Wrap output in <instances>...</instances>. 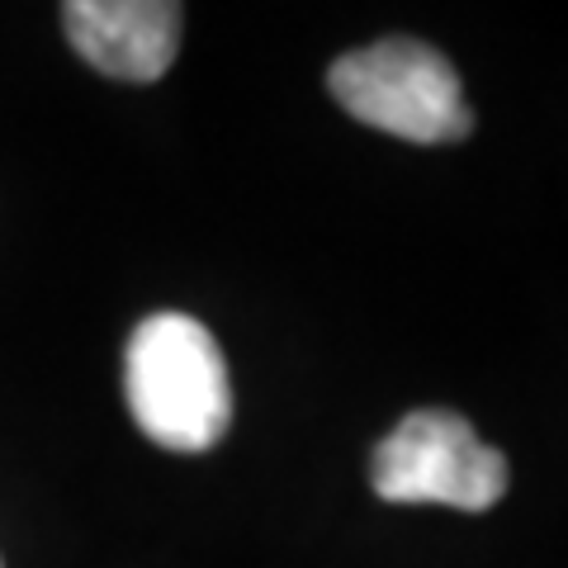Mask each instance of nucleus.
I'll list each match as a JSON object with an SVG mask.
<instances>
[{
	"mask_svg": "<svg viewBox=\"0 0 568 568\" xmlns=\"http://www.w3.org/2000/svg\"><path fill=\"white\" fill-rule=\"evenodd\" d=\"M123 394L142 436L175 455L213 450L233 422L223 351L190 313H152L129 336Z\"/></svg>",
	"mask_w": 568,
	"mask_h": 568,
	"instance_id": "nucleus-1",
	"label": "nucleus"
},
{
	"mask_svg": "<svg viewBox=\"0 0 568 568\" xmlns=\"http://www.w3.org/2000/svg\"><path fill=\"white\" fill-rule=\"evenodd\" d=\"M336 104L403 142H459L474 129L459 71L417 39H384L336 58L327 71Z\"/></svg>",
	"mask_w": 568,
	"mask_h": 568,
	"instance_id": "nucleus-2",
	"label": "nucleus"
},
{
	"mask_svg": "<svg viewBox=\"0 0 568 568\" xmlns=\"http://www.w3.org/2000/svg\"><path fill=\"white\" fill-rule=\"evenodd\" d=\"M369 484L384 503L403 507L440 503L459 511H488L493 503H503L511 469L507 455L478 440V432L459 413L422 407L379 440L375 459H369Z\"/></svg>",
	"mask_w": 568,
	"mask_h": 568,
	"instance_id": "nucleus-3",
	"label": "nucleus"
},
{
	"mask_svg": "<svg viewBox=\"0 0 568 568\" xmlns=\"http://www.w3.org/2000/svg\"><path fill=\"white\" fill-rule=\"evenodd\" d=\"M185 10L175 0H71L62 24L71 48L114 81L166 77L181 48Z\"/></svg>",
	"mask_w": 568,
	"mask_h": 568,
	"instance_id": "nucleus-4",
	"label": "nucleus"
}]
</instances>
